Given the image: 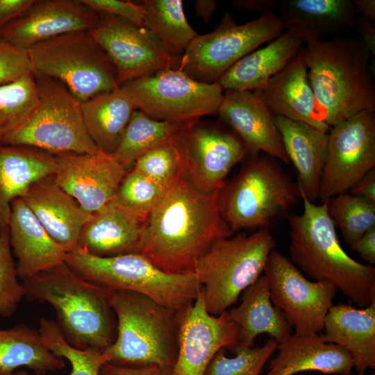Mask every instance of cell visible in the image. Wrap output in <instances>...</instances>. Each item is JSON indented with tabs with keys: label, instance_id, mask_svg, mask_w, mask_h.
<instances>
[{
	"label": "cell",
	"instance_id": "cell-28",
	"mask_svg": "<svg viewBox=\"0 0 375 375\" xmlns=\"http://www.w3.org/2000/svg\"><path fill=\"white\" fill-rule=\"evenodd\" d=\"M303 44L298 33L285 29L265 47L238 60L217 83L224 90H261L299 53Z\"/></svg>",
	"mask_w": 375,
	"mask_h": 375
},
{
	"label": "cell",
	"instance_id": "cell-18",
	"mask_svg": "<svg viewBox=\"0 0 375 375\" xmlns=\"http://www.w3.org/2000/svg\"><path fill=\"white\" fill-rule=\"evenodd\" d=\"M55 182L89 214L102 210L115 198L127 170L112 154H53Z\"/></svg>",
	"mask_w": 375,
	"mask_h": 375
},
{
	"label": "cell",
	"instance_id": "cell-50",
	"mask_svg": "<svg viewBox=\"0 0 375 375\" xmlns=\"http://www.w3.org/2000/svg\"><path fill=\"white\" fill-rule=\"evenodd\" d=\"M234 6L241 10L260 12L261 15L274 13L278 9V1L276 0H236Z\"/></svg>",
	"mask_w": 375,
	"mask_h": 375
},
{
	"label": "cell",
	"instance_id": "cell-22",
	"mask_svg": "<svg viewBox=\"0 0 375 375\" xmlns=\"http://www.w3.org/2000/svg\"><path fill=\"white\" fill-rule=\"evenodd\" d=\"M50 237L67 253L78 247L81 231L92 215L54 181L53 175L33 183L22 197Z\"/></svg>",
	"mask_w": 375,
	"mask_h": 375
},
{
	"label": "cell",
	"instance_id": "cell-12",
	"mask_svg": "<svg viewBox=\"0 0 375 375\" xmlns=\"http://www.w3.org/2000/svg\"><path fill=\"white\" fill-rule=\"evenodd\" d=\"M121 87L136 109L160 121L187 123L217 114L224 89L218 83H203L178 66L126 83Z\"/></svg>",
	"mask_w": 375,
	"mask_h": 375
},
{
	"label": "cell",
	"instance_id": "cell-46",
	"mask_svg": "<svg viewBox=\"0 0 375 375\" xmlns=\"http://www.w3.org/2000/svg\"><path fill=\"white\" fill-rule=\"evenodd\" d=\"M35 0H0V31L10 21L22 16Z\"/></svg>",
	"mask_w": 375,
	"mask_h": 375
},
{
	"label": "cell",
	"instance_id": "cell-15",
	"mask_svg": "<svg viewBox=\"0 0 375 375\" xmlns=\"http://www.w3.org/2000/svg\"><path fill=\"white\" fill-rule=\"evenodd\" d=\"M375 167V115L363 111L333 126L319 189L321 203L351 188Z\"/></svg>",
	"mask_w": 375,
	"mask_h": 375
},
{
	"label": "cell",
	"instance_id": "cell-1",
	"mask_svg": "<svg viewBox=\"0 0 375 375\" xmlns=\"http://www.w3.org/2000/svg\"><path fill=\"white\" fill-rule=\"evenodd\" d=\"M219 192L199 191L181 171L149 213L140 253L167 274H194L211 245L233 234L220 213Z\"/></svg>",
	"mask_w": 375,
	"mask_h": 375
},
{
	"label": "cell",
	"instance_id": "cell-6",
	"mask_svg": "<svg viewBox=\"0 0 375 375\" xmlns=\"http://www.w3.org/2000/svg\"><path fill=\"white\" fill-rule=\"evenodd\" d=\"M240 172L219 195L221 215L232 231L268 229L300 198L297 183L276 160L265 154L249 155Z\"/></svg>",
	"mask_w": 375,
	"mask_h": 375
},
{
	"label": "cell",
	"instance_id": "cell-21",
	"mask_svg": "<svg viewBox=\"0 0 375 375\" xmlns=\"http://www.w3.org/2000/svg\"><path fill=\"white\" fill-rule=\"evenodd\" d=\"M149 215L111 201L92 214L81 231L78 248L101 258L140 253Z\"/></svg>",
	"mask_w": 375,
	"mask_h": 375
},
{
	"label": "cell",
	"instance_id": "cell-33",
	"mask_svg": "<svg viewBox=\"0 0 375 375\" xmlns=\"http://www.w3.org/2000/svg\"><path fill=\"white\" fill-rule=\"evenodd\" d=\"M20 367L45 375L64 368L65 362L47 349L39 331L19 325L0 333V375H10Z\"/></svg>",
	"mask_w": 375,
	"mask_h": 375
},
{
	"label": "cell",
	"instance_id": "cell-13",
	"mask_svg": "<svg viewBox=\"0 0 375 375\" xmlns=\"http://www.w3.org/2000/svg\"><path fill=\"white\" fill-rule=\"evenodd\" d=\"M175 142L182 173L204 193L221 190L232 168L249 155L243 140L232 129L200 119L188 122Z\"/></svg>",
	"mask_w": 375,
	"mask_h": 375
},
{
	"label": "cell",
	"instance_id": "cell-51",
	"mask_svg": "<svg viewBox=\"0 0 375 375\" xmlns=\"http://www.w3.org/2000/svg\"><path fill=\"white\" fill-rule=\"evenodd\" d=\"M352 3L356 15L375 23L374 0H353Z\"/></svg>",
	"mask_w": 375,
	"mask_h": 375
},
{
	"label": "cell",
	"instance_id": "cell-32",
	"mask_svg": "<svg viewBox=\"0 0 375 375\" xmlns=\"http://www.w3.org/2000/svg\"><path fill=\"white\" fill-rule=\"evenodd\" d=\"M84 122L94 144L112 154L136 107L128 94L118 89L81 102Z\"/></svg>",
	"mask_w": 375,
	"mask_h": 375
},
{
	"label": "cell",
	"instance_id": "cell-47",
	"mask_svg": "<svg viewBox=\"0 0 375 375\" xmlns=\"http://www.w3.org/2000/svg\"><path fill=\"white\" fill-rule=\"evenodd\" d=\"M351 249L371 265L375 264V226L350 245Z\"/></svg>",
	"mask_w": 375,
	"mask_h": 375
},
{
	"label": "cell",
	"instance_id": "cell-27",
	"mask_svg": "<svg viewBox=\"0 0 375 375\" xmlns=\"http://www.w3.org/2000/svg\"><path fill=\"white\" fill-rule=\"evenodd\" d=\"M54 155L26 146L0 144V234L8 231L11 204L35 181L53 175Z\"/></svg>",
	"mask_w": 375,
	"mask_h": 375
},
{
	"label": "cell",
	"instance_id": "cell-35",
	"mask_svg": "<svg viewBox=\"0 0 375 375\" xmlns=\"http://www.w3.org/2000/svg\"><path fill=\"white\" fill-rule=\"evenodd\" d=\"M188 123L154 119L136 110L112 155L130 170L142 154L158 144L175 139Z\"/></svg>",
	"mask_w": 375,
	"mask_h": 375
},
{
	"label": "cell",
	"instance_id": "cell-16",
	"mask_svg": "<svg viewBox=\"0 0 375 375\" xmlns=\"http://www.w3.org/2000/svg\"><path fill=\"white\" fill-rule=\"evenodd\" d=\"M97 13L99 22L89 33L114 64L120 86L165 69L178 67L181 58L169 53L144 26Z\"/></svg>",
	"mask_w": 375,
	"mask_h": 375
},
{
	"label": "cell",
	"instance_id": "cell-8",
	"mask_svg": "<svg viewBox=\"0 0 375 375\" xmlns=\"http://www.w3.org/2000/svg\"><path fill=\"white\" fill-rule=\"evenodd\" d=\"M276 241L268 229L219 239L199 258L194 274L207 311L219 315L263 273Z\"/></svg>",
	"mask_w": 375,
	"mask_h": 375
},
{
	"label": "cell",
	"instance_id": "cell-44",
	"mask_svg": "<svg viewBox=\"0 0 375 375\" xmlns=\"http://www.w3.org/2000/svg\"><path fill=\"white\" fill-rule=\"evenodd\" d=\"M97 12H103L143 26L144 10L142 4L122 0H81Z\"/></svg>",
	"mask_w": 375,
	"mask_h": 375
},
{
	"label": "cell",
	"instance_id": "cell-11",
	"mask_svg": "<svg viewBox=\"0 0 375 375\" xmlns=\"http://www.w3.org/2000/svg\"><path fill=\"white\" fill-rule=\"evenodd\" d=\"M285 30L281 19L275 13L237 24L227 12L213 31L197 35L192 40L181 58L179 67L198 82L217 83L238 60Z\"/></svg>",
	"mask_w": 375,
	"mask_h": 375
},
{
	"label": "cell",
	"instance_id": "cell-30",
	"mask_svg": "<svg viewBox=\"0 0 375 375\" xmlns=\"http://www.w3.org/2000/svg\"><path fill=\"white\" fill-rule=\"evenodd\" d=\"M285 29L298 33L305 44L355 26L351 0H283L278 9Z\"/></svg>",
	"mask_w": 375,
	"mask_h": 375
},
{
	"label": "cell",
	"instance_id": "cell-9",
	"mask_svg": "<svg viewBox=\"0 0 375 375\" xmlns=\"http://www.w3.org/2000/svg\"><path fill=\"white\" fill-rule=\"evenodd\" d=\"M33 74L38 93L36 105L0 144L30 147L52 154L103 151L88 133L81 102L59 81Z\"/></svg>",
	"mask_w": 375,
	"mask_h": 375
},
{
	"label": "cell",
	"instance_id": "cell-17",
	"mask_svg": "<svg viewBox=\"0 0 375 375\" xmlns=\"http://www.w3.org/2000/svg\"><path fill=\"white\" fill-rule=\"evenodd\" d=\"M240 342V328L231 319L228 312L210 315L201 290L194 303L182 313L172 375H203L219 350L231 351Z\"/></svg>",
	"mask_w": 375,
	"mask_h": 375
},
{
	"label": "cell",
	"instance_id": "cell-37",
	"mask_svg": "<svg viewBox=\"0 0 375 375\" xmlns=\"http://www.w3.org/2000/svg\"><path fill=\"white\" fill-rule=\"evenodd\" d=\"M328 212L346 243L351 245L375 226V203L350 193L327 201Z\"/></svg>",
	"mask_w": 375,
	"mask_h": 375
},
{
	"label": "cell",
	"instance_id": "cell-34",
	"mask_svg": "<svg viewBox=\"0 0 375 375\" xmlns=\"http://www.w3.org/2000/svg\"><path fill=\"white\" fill-rule=\"evenodd\" d=\"M143 26L172 55L181 58L198 35L185 18L181 0H145Z\"/></svg>",
	"mask_w": 375,
	"mask_h": 375
},
{
	"label": "cell",
	"instance_id": "cell-26",
	"mask_svg": "<svg viewBox=\"0 0 375 375\" xmlns=\"http://www.w3.org/2000/svg\"><path fill=\"white\" fill-rule=\"evenodd\" d=\"M324 329L322 340L350 353L358 375L375 368V301L361 308L344 303L333 305Z\"/></svg>",
	"mask_w": 375,
	"mask_h": 375
},
{
	"label": "cell",
	"instance_id": "cell-29",
	"mask_svg": "<svg viewBox=\"0 0 375 375\" xmlns=\"http://www.w3.org/2000/svg\"><path fill=\"white\" fill-rule=\"evenodd\" d=\"M287 156L297 173L299 191L311 202L318 199L328 133L307 124L274 116Z\"/></svg>",
	"mask_w": 375,
	"mask_h": 375
},
{
	"label": "cell",
	"instance_id": "cell-31",
	"mask_svg": "<svg viewBox=\"0 0 375 375\" xmlns=\"http://www.w3.org/2000/svg\"><path fill=\"white\" fill-rule=\"evenodd\" d=\"M228 315L240 328L241 342L250 347L259 334L267 333L278 343L291 334L283 312L271 301L264 274L244 291L241 303Z\"/></svg>",
	"mask_w": 375,
	"mask_h": 375
},
{
	"label": "cell",
	"instance_id": "cell-24",
	"mask_svg": "<svg viewBox=\"0 0 375 375\" xmlns=\"http://www.w3.org/2000/svg\"><path fill=\"white\" fill-rule=\"evenodd\" d=\"M10 243L23 280L64 262L67 252L48 234L22 198L11 204Z\"/></svg>",
	"mask_w": 375,
	"mask_h": 375
},
{
	"label": "cell",
	"instance_id": "cell-3",
	"mask_svg": "<svg viewBox=\"0 0 375 375\" xmlns=\"http://www.w3.org/2000/svg\"><path fill=\"white\" fill-rule=\"evenodd\" d=\"M317 113L331 128L363 111H375L369 51L349 38L313 40L301 49Z\"/></svg>",
	"mask_w": 375,
	"mask_h": 375
},
{
	"label": "cell",
	"instance_id": "cell-52",
	"mask_svg": "<svg viewBox=\"0 0 375 375\" xmlns=\"http://www.w3.org/2000/svg\"><path fill=\"white\" fill-rule=\"evenodd\" d=\"M217 9V2L214 0H197L195 11L204 22L208 23Z\"/></svg>",
	"mask_w": 375,
	"mask_h": 375
},
{
	"label": "cell",
	"instance_id": "cell-43",
	"mask_svg": "<svg viewBox=\"0 0 375 375\" xmlns=\"http://www.w3.org/2000/svg\"><path fill=\"white\" fill-rule=\"evenodd\" d=\"M31 74L33 68L28 51L0 38V85Z\"/></svg>",
	"mask_w": 375,
	"mask_h": 375
},
{
	"label": "cell",
	"instance_id": "cell-4",
	"mask_svg": "<svg viewBox=\"0 0 375 375\" xmlns=\"http://www.w3.org/2000/svg\"><path fill=\"white\" fill-rule=\"evenodd\" d=\"M24 296L47 302L56 312L67 342L78 349L104 351L117 337L110 290L79 277L64 262L23 280Z\"/></svg>",
	"mask_w": 375,
	"mask_h": 375
},
{
	"label": "cell",
	"instance_id": "cell-54",
	"mask_svg": "<svg viewBox=\"0 0 375 375\" xmlns=\"http://www.w3.org/2000/svg\"><path fill=\"white\" fill-rule=\"evenodd\" d=\"M373 375H375L374 374Z\"/></svg>",
	"mask_w": 375,
	"mask_h": 375
},
{
	"label": "cell",
	"instance_id": "cell-25",
	"mask_svg": "<svg viewBox=\"0 0 375 375\" xmlns=\"http://www.w3.org/2000/svg\"><path fill=\"white\" fill-rule=\"evenodd\" d=\"M277 356L264 375H293L306 371L325 374L353 375V359L347 350L324 342L318 334H290L278 343Z\"/></svg>",
	"mask_w": 375,
	"mask_h": 375
},
{
	"label": "cell",
	"instance_id": "cell-19",
	"mask_svg": "<svg viewBox=\"0 0 375 375\" xmlns=\"http://www.w3.org/2000/svg\"><path fill=\"white\" fill-rule=\"evenodd\" d=\"M99 20V14L81 0H35L22 16L2 28L0 38L27 51L62 34L89 31Z\"/></svg>",
	"mask_w": 375,
	"mask_h": 375
},
{
	"label": "cell",
	"instance_id": "cell-36",
	"mask_svg": "<svg viewBox=\"0 0 375 375\" xmlns=\"http://www.w3.org/2000/svg\"><path fill=\"white\" fill-rule=\"evenodd\" d=\"M38 331L47 349L70 362L72 371L69 375H99L103 365L110 360L103 351L92 349H78L69 344L54 321L42 318ZM10 375L30 374L19 371Z\"/></svg>",
	"mask_w": 375,
	"mask_h": 375
},
{
	"label": "cell",
	"instance_id": "cell-40",
	"mask_svg": "<svg viewBox=\"0 0 375 375\" xmlns=\"http://www.w3.org/2000/svg\"><path fill=\"white\" fill-rule=\"evenodd\" d=\"M175 139L148 150L137 159L132 168L165 190L169 189L181 173V154Z\"/></svg>",
	"mask_w": 375,
	"mask_h": 375
},
{
	"label": "cell",
	"instance_id": "cell-41",
	"mask_svg": "<svg viewBox=\"0 0 375 375\" xmlns=\"http://www.w3.org/2000/svg\"><path fill=\"white\" fill-rule=\"evenodd\" d=\"M167 190L131 168L122 181L112 202L128 209L150 213L163 199Z\"/></svg>",
	"mask_w": 375,
	"mask_h": 375
},
{
	"label": "cell",
	"instance_id": "cell-53",
	"mask_svg": "<svg viewBox=\"0 0 375 375\" xmlns=\"http://www.w3.org/2000/svg\"><path fill=\"white\" fill-rule=\"evenodd\" d=\"M1 330H0V333H1Z\"/></svg>",
	"mask_w": 375,
	"mask_h": 375
},
{
	"label": "cell",
	"instance_id": "cell-42",
	"mask_svg": "<svg viewBox=\"0 0 375 375\" xmlns=\"http://www.w3.org/2000/svg\"><path fill=\"white\" fill-rule=\"evenodd\" d=\"M16 262L10 243L9 231L0 234V316L9 317L24 296L18 281Z\"/></svg>",
	"mask_w": 375,
	"mask_h": 375
},
{
	"label": "cell",
	"instance_id": "cell-20",
	"mask_svg": "<svg viewBox=\"0 0 375 375\" xmlns=\"http://www.w3.org/2000/svg\"><path fill=\"white\" fill-rule=\"evenodd\" d=\"M217 115L243 140L250 155L262 153L290 163L274 115L256 92L225 90Z\"/></svg>",
	"mask_w": 375,
	"mask_h": 375
},
{
	"label": "cell",
	"instance_id": "cell-49",
	"mask_svg": "<svg viewBox=\"0 0 375 375\" xmlns=\"http://www.w3.org/2000/svg\"><path fill=\"white\" fill-rule=\"evenodd\" d=\"M349 192L351 194L365 198L375 203V169L366 174Z\"/></svg>",
	"mask_w": 375,
	"mask_h": 375
},
{
	"label": "cell",
	"instance_id": "cell-14",
	"mask_svg": "<svg viewBox=\"0 0 375 375\" xmlns=\"http://www.w3.org/2000/svg\"><path fill=\"white\" fill-rule=\"evenodd\" d=\"M263 274L271 301L280 308L295 333L312 335L324 329V320L338 292L331 283L308 280L285 256L274 249Z\"/></svg>",
	"mask_w": 375,
	"mask_h": 375
},
{
	"label": "cell",
	"instance_id": "cell-38",
	"mask_svg": "<svg viewBox=\"0 0 375 375\" xmlns=\"http://www.w3.org/2000/svg\"><path fill=\"white\" fill-rule=\"evenodd\" d=\"M277 345L273 338L260 347H250L240 342L231 350L232 358L225 356L226 349H221L209 362L203 375H260Z\"/></svg>",
	"mask_w": 375,
	"mask_h": 375
},
{
	"label": "cell",
	"instance_id": "cell-10",
	"mask_svg": "<svg viewBox=\"0 0 375 375\" xmlns=\"http://www.w3.org/2000/svg\"><path fill=\"white\" fill-rule=\"evenodd\" d=\"M27 51L33 73L59 81L81 102L120 87L114 64L88 31L56 36Z\"/></svg>",
	"mask_w": 375,
	"mask_h": 375
},
{
	"label": "cell",
	"instance_id": "cell-2",
	"mask_svg": "<svg viewBox=\"0 0 375 375\" xmlns=\"http://www.w3.org/2000/svg\"><path fill=\"white\" fill-rule=\"evenodd\" d=\"M303 210L288 217L290 227V260L307 275L333 284L356 306L375 301V267L351 258L342 249L327 201L320 205L299 192Z\"/></svg>",
	"mask_w": 375,
	"mask_h": 375
},
{
	"label": "cell",
	"instance_id": "cell-7",
	"mask_svg": "<svg viewBox=\"0 0 375 375\" xmlns=\"http://www.w3.org/2000/svg\"><path fill=\"white\" fill-rule=\"evenodd\" d=\"M64 261L85 281L109 290L146 295L177 312L192 305L201 290L194 274H167L139 253L101 258L78 248L67 253Z\"/></svg>",
	"mask_w": 375,
	"mask_h": 375
},
{
	"label": "cell",
	"instance_id": "cell-23",
	"mask_svg": "<svg viewBox=\"0 0 375 375\" xmlns=\"http://www.w3.org/2000/svg\"><path fill=\"white\" fill-rule=\"evenodd\" d=\"M301 49L263 89L255 92L274 116L301 122L328 133L331 127L318 115Z\"/></svg>",
	"mask_w": 375,
	"mask_h": 375
},
{
	"label": "cell",
	"instance_id": "cell-5",
	"mask_svg": "<svg viewBox=\"0 0 375 375\" xmlns=\"http://www.w3.org/2000/svg\"><path fill=\"white\" fill-rule=\"evenodd\" d=\"M117 322L114 343L103 353L108 362L124 367L158 365L173 369L183 312L166 308L146 295L110 290Z\"/></svg>",
	"mask_w": 375,
	"mask_h": 375
},
{
	"label": "cell",
	"instance_id": "cell-45",
	"mask_svg": "<svg viewBox=\"0 0 375 375\" xmlns=\"http://www.w3.org/2000/svg\"><path fill=\"white\" fill-rule=\"evenodd\" d=\"M99 375H172V369L158 365L130 367L107 362L101 367Z\"/></svg>",
	"mask_w": 375,
	"mask_h": 375
},
{
	"label": "cell",
	"instance_id": "cell-39",
	"mask_svg": "<svg viewBox=\"0 0 375 375\" xmlns=\"http://www.w3.org/2000/svg\"><path fill=\"white\" fill-rule=\"evenodd\" d=\"M37 101L33 74L0 85V142L26 119Z\"/></svg>",
	"mask_w": 375,
	"mask_h": 375
},
{
	"label": "cell",
	"instance_id": "cell-48",
	"mask_svg": "<svg viewBox=\"0 0 375 375\" xmlns=\"http://www.w3.org/2000/svg\"><path fill=\"white\" fill-rule=\"evenodd\" d=\"M355 26L361 38L362 43L369 51L371 56L375 55V23L357 16Z\"/></svg>",
	"mask_w": 375,
	"mask_h": 375
}]
</instances>
